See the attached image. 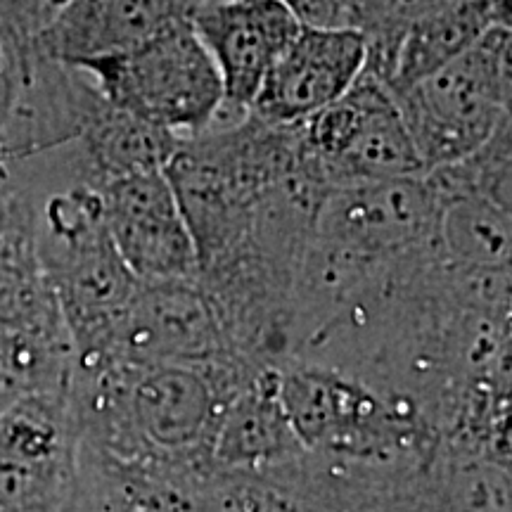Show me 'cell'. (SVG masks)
<instances>
[{
	"mask_svg": "<svg viewBox=\"0 0 512 512\" xmlns=\"http://www.w3.org/2000/svg\"><path fill=\"white\" fill-rule=\"evenodd\" d=\"M302 166L299 124L275 126L252 112L183 138L164 174L195 242L197 268L219 264L240 247L266 197Z\"/></svg>",
	"mask_w": 512,
	"mask_h": 512,
	"instance_id": "obj_1",
	"label": "cell"
},
{
	"mask_svg": "<svg viewBox=\"0 0 512 512\" xmlns=\"http://www.w3.org/2000/svg\"><path fill=\"white\" fill-rule=\"evenodd\" d=\"M34 242L72 339L74 366H100L140 280L107 230L98 188L74 176L43 200L34 197Z\"/></svg>",
	"mask_w": 512,
	"mask_h": 512,
	"instance_id": "obj_2",
	"label": "cell"
},
{
	"mask_svg": "<svg viewBox=\"0 0 512 512\" xmlns=\"http://www.w3.org/2000/svg\"><path fill=\"white\" fill-rule=\"evenodd\" d=\"M280 399L309 456L344 463H411L437 446L425 418L323 363L283 358Z\"/></svg>",
	"mask_w": 512,
	"mask_h": 512,
	"instance_id": "obj_3",
	"label": "cell"
},
{
	"mask_svg": "<svg viewBox=\"0 0 512 512\" xmlns=\"http://www.w3.org/2000/svg\"><path fill=\"white\" fill-rule=\"evenodd\" d=\"M510 27L496 24L437 72L394 93L422 169L456 164L510 119Z\"/></svg>",
	"mask_w": 512,
	"mask_h": 512,
	"instance_id": "obj_4",
	"label": "cell"
},
{
	"mask_svg": "<svg viewBox=\"0 0 512 512\" xmlns=\"http://www.w3.org/2000/svg\"><path fill=\"white\" fill-rule=\"evenodd\" d=\"M102 98L119 110L174 133L200 136L223 107V81L190 17L119 57L83 64Z\"/></svg>",
	"mask_w": 512,
	"mask_h": 512,
	"instance_id": "obj_5",
	"label": "cell"
},
{
	"mask_svg": "<svg viewBox=\"0 0 512 512\" xmlns=\"http://www.w3.org/2000/svg\"><path fill=\"white\" fill-rule=\"evenodd\" d=\"M299 136L306 162L330 190L425 174L392 91L368 72L302 121Z\"/></svg>",
	"mask_w": 512,
	"mask_h": 512,
	"instance_id": "obj_6",
	"label": "cell"
},
{
	"mask_svg": "<svg viewBox=\"0 0 512 512\" xmlns=\"http://www.w3.org/2000/svg\"><path fill=\"white\" fill-rule=\"evenodd\" d=\"M81 439L67 392L0 415V512H76Z\"/></svg>",
	"mask_w": 512,
	"mask_h": 512,
	"instance_id": "obj_7",
	"label": "cell"
},
{
	"mask_svg": "<svg viewBox=\"0 0 512 512\" xmlns=\"http://www.w3.org/2000/svg\"><path fill=\"white\" fill-rule=\"evenodd\" d=\"M233 361L252 358L235 347L219 306L200 280H140L105 363L226 366Z\"/></svg>",
	"mask_w": 512,
	"mask_h": 512,
	"instance_id": "obj_8",
	"label": "cell"
},
{
	"mask_svg": "<svg viewBox=\"0 0 512 512\" xmlns=\"http://www.w3.org/2000/svg\"><path fill=\"white\" fill-rule=\"evenodd\" d=\"M190 24L223 81V107L211 128L249 114L268 69L302 27L280 0H197Z\"/></svg>",
	"mask_w": 512,
	"mask_h": 512,
	"instance_id": "obj_9",
	"label": "cell"
},
{
	"mask_svg": "<svg viewBox=\"0 0 512 512\" xmlns=\"http://www.w3.org/2000/svg\"><path fill=\"white\" fill-rule=\"evenodd\" d=\"M102 216L138 280H197V249L164 169L98 185Z\"/></svg>",
	"mask_w": 512,
	"mask_h": 512,
	"instance_id": "obj_10",
	"label": "cell"
},
{
	"mask_svg": "<svg viewBox=\"0 0 512 512\" xmlns=\"http://www.w3.org/2000/svg\"><path fill=\"white\" fill-rule=\"evenodd\" d=\"M366 55L363 31L302 24L268 69L249 112L275 126L302 124L354 86Z\"/></svg>",
	"mask_w": 512,
	"mask_h": 512,
	"instance_id": "obj_11",
	"label": "cell"
},
{
	"mask_svg": "<svg viewBox=\"0 0 512 512\" xmlns=\"http://www.w3.org/2000/svg\"><path fill=\"white\" fill-rule=\"evenodd\" d=\"M197 0H67L55 8L38 41L48 60L83 67L131 53L174 22L188 19Z\"/></svg>",
	"mask_w": 512,
	"mask_h": 512,
	"instance_id": "obj_12",
	"label": "cell"
},
{
	"mask_svg": "<svg viewBox=\"0 0 512 512\" xmlns=\"http://www.w3.org/2000/svg\"><path fill=\"white\" fill-rule=\"evenodd\" d=\"M285 403L278 363H264L223 406L211 444L214 470L266 472L304 458Z\"/></svg>",
	"mask_w": 512,
	"mask_h": 512,
	"instance_id": "obj_13",
	"label": "cell"
},
{
	"mask_svg": "<svg viewBox=\"0 0 512 512\" xmlns=\"http://www.w3.org/2000/svg\"><path fill=\"white\" fill-rule=\"evenodd\" d=\"M181 143L174 133L133 117L100 98L74 140L76 157L88 183L98 188L112 178L164 169Z\"/></svg>",
	"mask_w": 512,
	"mask_h": 512,
	"instance_id": "obj_14",
	"label": "cell"
},
{
	"mask_svg": "<svg viewBox=\"0 0 512 512\" xmlns=\"http://www.w3.org/2000/svg\"><path fill=\"white\" fill-rule=\"evenodd\" d=\"M496 24L510 27L489 0H460L408 24L394 50L384 86L394 95L425 79L427 74L437 72L439 67L475 46Z\"/></svg>",
	"mask_w": 512,
	"mask_h": 512,
	"instance_id": "obj_15",
	"label": "cell"
},
{
	"mask_svg": "<svg viewBox=\"0 0 512 512\" xmlns=\"http://www.w3.org/2000/svg\"><path fill=\"white\" fill-rule=\"evenodd\" d=\"M0 330L69 339L55 290L38 256L34 223L0 238Z\"/></svg>",
	"mask_w": 512,
	"mask_h": 512,
	"instance_id": "obj_16",
	"label": "cell"
},
{
	"mask_svg": "<svg viewBox=\"0 0 512 512\" xmlns=\"http://www.w3.org/2000/svg\"><path fill=\"white\" fill-rule=\"evenodd\" d=\"M72 368L69 339L0 330V415L31 396L67 392Z\"/></svg>",
	"mask_w": 512,
	"mask_h": 512,
	"instance_id": "obj_17",
	"label": "cell"
},
{
	"mask_svg": "<svg viewBox=\"0 0 512 512\" xmlns=\"http://www.w3.org/2000/svg\"><path fill=\"white\" fill-rule=\"evenodd\" d=\"M53 0H0V48L22 83L41 60L38 41L53 17Z\"/></svg>",
	"mask_w": 512,
	"mask_h": 512,
	"instance_id": "obj_18",
	"label": "cell"
},
{
	"mask_svg": "<svg viewBox=\"0 0 512 512\" xmlns=\"http://www.w3.org/2000/svg\"><path fill=\"white\" fill-rule=\"evenodd\" d=\"M299 24L309 27H349L342 0H280Z\"/></svg>",
	"mask_w": 512,
	"mask_h": 512,
	"instance_id": "obj_19",
	"label": "cell"
},
{
	"mask_svg": "<svg viewBox=\"0 0 512 512\" xmlns=\"http://www.w3.org/2000/svg\"><path fill=\"white\" fill-rule=\"evenodd\" d=\"M17 93H19V76L15 72V67H12V62L8 60V55H5V50L0 48V133H3L5 124H8L12 107H15ZM0 159H3V152H0ZM3 164L8 162L3 159Z\"/></svg>",
	"mask_w": 512,
	"mask_h": 512,
	"instance_id": "obj_20",
	"label": "cell"
},
{
	"mask_svg": "<svg viewBox=\"0 0 512 512\" xmlns=\"http://www.w3.org/2000/svg\"><path fill=\"white\" fill-rule=\"evenodd\" d=\"M62 3H67V0H53V5H55V8H60Z\"/></svg>",
	"mask_w": 512,
	"mask_h": 512,
	"instance_id": "obj_21",
	"label": "cell"
}]
</instances>
